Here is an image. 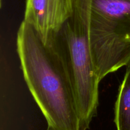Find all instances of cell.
<instances>
[{
  "label": "cell",
  "mask_w": 130,
  "mask_h": 130,
  "mask_svg": "<svg viewBox=\"0 0 130 130\" xmlns=\"http://www.w3.org/2000/svg\"><path fill=\"white\" fill-rule=\"evenodd\" d=\"M17 48L25 82L48 125L55 130H81L73 82L55 45L44 43L23 20Z\"/></svg>",
  "instance_id": "obj_1"
},
{
  "label": "cell",
  "mask_w": 130,
  "mask_h": 130,
  "mask_svg": "<svg viewBox=\"0 0 130 130\" xmlns=\"http://www.w3.org/2000/svg\"><path fill=\"white\" fill-rule=\"evenodd\" d=\"M91 0H74L72 15L53 44L62 55L73 82L81 130H88L99 105L100 79L93 63L90 38Z\"/></svg>",
  "instance_id": "obj_2"
},
{
  "label": "cell",
  "mask_w": 130,
  "mask_h": 130,
  "mask_svg": "<svg viewBox=\"0 0 130 130\" xmlns=\"http://www.w3.org/2000/svg\"><path fill=\"white\" fill-rule=\"evenodd\" d=\"M90 38L101 81L130 60V0H91Z\"/></svg>",
  "instance_id": "obj_3"
},
{
  "label": "cell",
  "mask_w": 130,
  "mask_h": 130,
  "mask_svg": "<svg viewBox=\"0 0 130 130\" xmlns=\"http://www.w3.org/2000/svg\"><path fill=\"white\" fill-rule=\"evenodd\" d=\"M74 0H26L24 21L36 29L46 44H52L73 11Z\"/></svg>",
  "instance_id": "obj_4"
},
{
  "label": "cell",
  "mask_w": 130,
  "mask_h": 130,
  "mask_svg": "<svg viewBox=\"0 0 130 130\" xmlns=\"http://www.w3.org/2000/svg\"><path fill=\"white\" fill-rule=\"evenodd\" d=\"M114 115L117 130H130V60L126 65L125 76L119 88Z\"/></svg>",
  "instance_id": "obj_5"
},
{
  "label": "cell",
  "mask_w": 130,
  "mask_h": 130,
  "mask_svg": "<svg viewBox=\"0 0 130 130\" xmlns=\"http://www.w3.org/2000/svg\"><path fill=\"white\" fill-rule=\"evenodd\" d=\"M47 130H55V129H53V128H52V127H50V126H48V128H47Z\"/></svg>",
  "instance_id": "obj_6"
}]
</instances>
